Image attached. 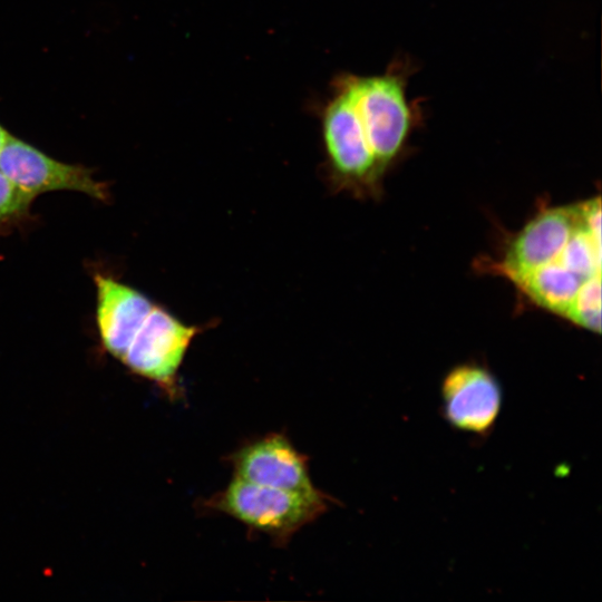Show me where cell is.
<instances>
[{
  "label": "cell",
  "mask_w": 602,
  "mask_h": 602,
  "mask_svg": "<svg viewBox=\"0 0 602 602\" xmlns=\"http://www.w3.org/2000/svg\"><path fill=\"white\" fill-rule=\"evenodd\" d=\"M581 222L577 204L541 211L512 239L492 271L513 283L561 255Z\"/></svg>",
  "instance_id": "8992f818"
},
{
  "label": "cell",
  "mask_w": 602,
  "mask_h": 602,
  "mask_svg": "<svg viewBox=\"0 0 602 602\" xmlns=\"http://www.w3.org/2000/svg\"><path fill=\"white\" fill-rule=\"evenodd\" d=\"M201 331L154 304L120 361L132 372L155 382L167 397L179 398L178 371Z\"/></svg>",
  "instance_id": "7a4b0ae2"
},
{
  "label": "cell",
  "mask_w": 602,
  "mask_h": 602,
  "mask_svg": "<svg viewBox=\"0 0 602 602\" xmlns=\"http://www.w3.org/2000/svg\"><path fill=\"white\" fill-rule=\"evenodd\" d=\"M10 134L0 125V151L8 140Z\"/></svg>",
  "instance_id": "7c38bea8"
},
{
  "label": "cell",
  "mask_w": 602,
  "mask_h": 602,
  "mask_svg": "<svg viewBox=\"0 0 602 602\" xmlns=\"http://www.w3.org/2000/svg\"><path fill=\"white\" fill-rule=\"evenodd\" d=\"M96 321L104 348L119 361L154 303L111 276L95 274Z\"/></svg>",
  "instance_id": "ba28073f"
},
{
  "label": "cell",
  "mask_w": 602,
  "mask_h": 602,
  "mask_svg": "<svg viewBox=\"0 0 602 602\" xmlns=\"http://www.w3.org/2000/svg\"><path fill=\"white\" fill-rule=\"evenodd\" d=\"M441 415L455 429L478 437L492 433L503 404L498 379L485 366L464 362L441 381Z\"/></svg>",
  "instance_id": "277c9868"
},
{
  "label": "cell",
  "mask_w": 602,
  "mask_h": 602,
  "mask_svg": "<svg viewBox=\"0 0 602 602\" xmlns=\"http://www.w3.org/2000/svg\"><path fill=\"white\" fill-rule=\"evenodd\" d=\"M0 171L33 197L56 191L80 192L98 201L109 197L107 185L95 179L90 168L57 161L11 135L0 151Z\"/></svg>",
  "instance_id": "5b68a950"
},
{
  "label": "cell",
  "mask_w": 602,
  "mask_h": 602,
  "mask_svg": "<svg viewBox=\"0 0 602 602\" xmlns=\"http://www.w3.org/2000/svg\"><path fill=\"white\" fill-rule=\"evenodd\" d=\"M322 136L334 179L358 193H377L383 176L362 137L349 99L336 82L322 116Z\"/></svg>",
  "instance_id": "3957f363"
},
{
  "label": "cell",
  "mask_w": 602,
  "mask_h": 602,
  "mask_svg": "<svg viewBox=\"0 0 602 602\" xmlns=\"http://www.w3.org/2000/svg\"><path fill=\"white\" fill-rule=\"evenodd\" d=\"M586 280L555 260L524 275L514 284L540 308L565 317Z\"/></svg>",
  "instance_id": "9c48e42d"
},
{
  "label": "cell",
  "mask_w": 602,
  "mask_h": 602,
  "mask_svg": "<svg viewBox=\"0 0 602 602\" xmlns=\"http://www.w3.org/2000/svg\"><path fill=\"white\" fill-rule=\"evenodd\" d=\"M234 477L280 489L315 494L307 457L279 433L249 441L229 457Z\"/></svg>",
  "instance_id": "52a82bcc"
},
{
  "label": "cell",
  "mask_w": 602,
  "mask_h": 602,
  "mask_svg": "<svg viewBox=\"0 0 602 602\" xmlns=\"http://www.w3.org/2000/svg\"><path fill=\"white\" fill-rule=\"evenodd\" d=\"M579 327L601 331V274L583 282L565 315Z\"/></svg>",
  "instance_id": "30bf717a"
},
{
  "label": "cell",
  "mask_w": 602,
  "mask_h": 602,
  "mask_svg": "<svg viewBox=\"0 0 602 602\" xmlns=\"http://www.w3.org/2000/svg\"><path fill=\"white\" fill-rule=\"evenodd\" d=\"M33 200L0 171V229L26 219Z\"/></svg>",
  "instance_id": "8fae6325"
},
{
  "label": "cell",
  "mask_w": 602,
  "mask_h": 602,
  "mask_svg": "<svg viewBox=\"0 0 602 602\" xmlns=\"http://www.w3.org/2000/svg\"><path fill=\"white\" fill-rule=\"evenodd\" d=\"M328 499L322 492L302 494L234 477L204 505L266 534L278 545H285L299 530L327 511Z\"/></svg>",
  "instance_id": "6da1fadb"
}]
</instances>
